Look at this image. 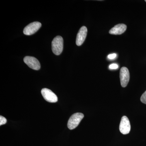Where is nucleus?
<instances>
[{
  "label": "nucleus",
  "instance_id": "f257e3e1",
  "mask_svg": "<svg viewBox=\"0 0 146 146\" xmlns=\"http://www.w3.org/2000/svg\"><path fill=\"white\" fill-rule=\"evenodd\" d=\"M63 40L60 36H56L52 42V48L53 52L56 55H60L63 51Z\"/></svg>",
  "mask_w": 146,
  "mask_h": 146
},
{
  "label": "nucleus",
  "instance_id": "f03ea898",
  "mask_svg": "<svg viewBox=\"0 0 146 146\" xmlns=\"http://www.w3.org/2000/svg\"><path fill=\"white\" fill-rule=\"evenodd\" d=\"M84 115L82 113H76L70 117L68 123V128L71 130L74 129L78 126L83 119Z\"/></svg>",
  "mask_w": 146,
  "mask_h": 146
},
{
  "label": "nucleus",
  "instance_id": "7ed1b4c3",
  "mask_svg": "<svg viewBox=\"0 0 146 146\" xmlns=\"http://www.w3.org/2000/svg\"><path fill=\"white\" fill-rule=\"evenodd\" d=\"M42 26L41 23L38 22H35L29 24L24 29L23 33L27 35L34 34Z\"/></svg>",
  "mask_w": 146,
  "mask_h": 146
},
{
  "label": "nucleus",
  "instance_id": "20e7f679",
  "mask_svg": "<svg viewBox=\"0 0 146 146\" xmlns=\"http://www.w3.org/2000/svg\"><path fill=\"white\" fill-rule=\"evenodd\" d=\"M41 93L46 101L50 103H55L58 101L57 96L50 89L44 88L42 89Z\"/></svg>",
  "mask_w": 146,
  "mask_h": 146
},
{
  "label": "nucleus",
  "instance_id": "39448f33",
  "mask_svg": "<svg viewBox=\"0 0 146 146\" xmlns=\"http://www.w3.org/2000/svg\"><path fill=\"white\" fill-rule=\"evenodd\" d=\"M120 78L121 85L123 87L127 86L130 78L129 71L126 67H122L120 72Z\"/></svg>",
  "mask_w": 146,
  "mask_h": 146
},
{
  "label": "nucleus",
  "instance_id": "423d86ee",
  "mask_svg": "<svg viewBox=\"0 0 146 146\" xmlns=\"http://www.w3.org/2000/svg\"><path fill=\"white\" fill-rule=\"evenodd\" d=\"M119 130L120 132L124 135L127 134L130 132V123L128 118L126 116H123L121 118L120 123Z\"/></svg>",
  "mask_w": 146,
  "mask_h": 146
},
{
  "label": "nucleus",
  "instance_id": "0eeeda50",
  "mask_svg": "<svg viewBox=\"0 0 146 146\" xmlns=\"http://www.w3.org/2000/svg\"><path fill=\"white\" fill-rule=\"evenodd\" d=\"M24 61L29 68L35 70H38L40 68V64L39 60L35 57L26 56L24 58Z\"/></svg>",
  "mask_w": 146,
  "mask_h": 146
},
{
  "label": "nucleus",
  "instance_id": "6e6552de",
  "mask_svg": "<svg viewBox=\"0 0 146 146\" xmlns=\"http://www.w3.org/2000/svg\"><path fill=\"white\" fill-rule=\"evenodd\" d=\"M87 33V29L86 27H82L79 30L76 39V44L78 46H81L83 44L86 39Z\"/></svg>",
  "mask_w": 146,
  "mask_h": 146
},
{
  "label": "nucleus",
  "instance_id": "1a4fd4ad",
  "mask_svg": "<svg viewBox=\"0 0 146 146\" xmlns=\"http://www.w3.org/2000/svg\"><path fill=\"white\" fill-rule=\"evenodd\" d=\"M127 26L123 24H118L109 31L110 34L118 35L123 33L126 30Z\"/></svg>",
  "mask_w": 146,
  "mask_h": 146
},
{
  "label": "nucleus",
  "instance_id": "9d476101",
  "mask_svg": "<svg viewBox=\"0 0 146 146\" xmlns=\"http://www.w3.org/2000/svg\"><path fill=\"white\" fill-rule=\"evenodd\" d=\"M141 101L143 103L146 104V91L142 95L141 98Z\"/></svg>",
  "mask_w": 146,
  "mask_h": 146
},
{
  "label": "nucleus",
  "instance_id": "9b49d317",
  "mask_svg": "<svg viewBox=\"0 0 146 146\" xmlns=\"http://www.w3.org/2000/svg\"><path fill=\"white\" fill-rule=\"evenodd\" d=\"M7 123V119L2 116H0V125L5 124Z\"/></svg>",
  "mask_w": 146,
  "mask_h": 146
},
{
  "label": "nucleus",
  "instance_id": "f8f14e48",
  "mask_svg": "<svg viewBox=\"0 0 146 146\" xmlns=\"http://www.w3.org/2000/svg\"><path fill=\"white\" fill-rule=\"evenodd\" d=\"M119 68V66L117 64H112L111 65H109V69L110 70H116V69H118Z\"/></svg>",
  "mask_w": 146,
  "mask_h": 146
},
{
  "label": "nucleus",
  "instance_id": "ddd939ff",
  "mask_svg": "<svg viewBox=\"0 0 146 146\" xmlns=\"http://www.w3.org/2000/svg\"><path fill=\"white\" fill-rule=\"evenodd\" d=\"M116 57H117V54L115 53L112 54H110L108 55V58L110 59H115V58H116Z\"/></svg>",
  "mask_w": 146,
  "mask_h": 146
},
{
  "label": "nucleus",
  "instance_id": "4468645a",
  "mask_svg": "<svg viewBox=\"0 0 146 146\" xmlns=\"http://www.w3.org/2000/svg\"><path fill=\"white\" fill-rule=\"evenodd\" d=\"M145 1L146 2V0H145Z\"/></svg>",
  "mask_w": 146,
  "mask_h": 146
}]
</instances>
